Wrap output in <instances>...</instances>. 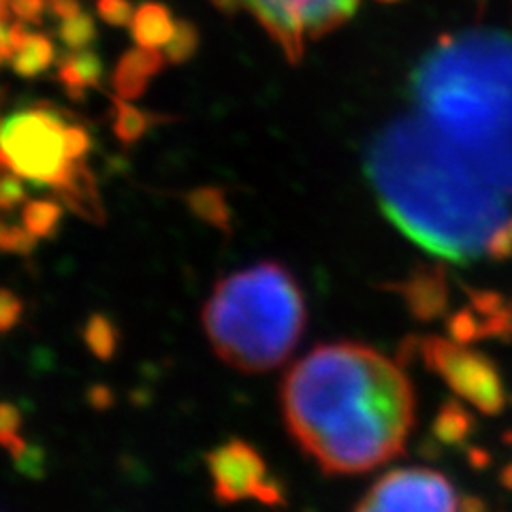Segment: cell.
Here are the masks:
<instances>
[{"label":"cell","mask_w":512,"mask_h":512,"mask_svg":"<svg viewBox=\"0 0 512 512\" xmlns=\"http://www.w3.org/2000/svg\"><path fill=\"white\" fill-rule=\"evenodd\" d=\"M0 444L15 459L26 455V442L20 436V412L11 404H0Z\"/></svg>","instance_id":"obj_18"},{"label":"cell","mask_w":512,"mask_h":512,"mask_svg":"<svg viewBox=\"0 0 512 512\" xmlns=\"http://www.w3.org/2000/svg\"><path fill=\"white\" fill-rule=\"evenodd\" d=\"M84 340L96 359L107 361L114 357V352L118 348V331L107 316L94 314L86 323Z\"/></svg>","instance_id":"obj_16"},{"label":"cell","mask_w":512,"mask_h":512,"mask_svg":"<svg viewBox=\"0 0 512 512\" xmlns=\"http://www.w3.org/2000/svg\"><path fill=\"white\" fill-rule=\"evenodd\" d=\"M47 11H54L60 20L79 13L71 0H0V67L13 64L24 45L39 35L32 26H39Z\"/></svg>","instance_id":"obj_10"},{"label":"cell","mask_w":512,"mask_h":512,"mask_svg":"<svg viewBox=\"0 0 512 512\" xmlns=\"http://www.w3.org/2000/svg\"><path fill=\"white\" fill-rule=\"evenodd\" d=\"M384 3H389V0H384Z\"/></svg>","instance_id":"obj_23"},{"label":"cell","mask_w":512,"mask_h":512,"mask_svg":"<svg viewBox=\"0 0 512 512\" xmlns=\"http://www.w3.org/2000/svg\"><path fill=\"white\" fill-rule=\"evenodd\" d=\"M425 357H429V363L451 382V387L466 395L476 406L493 412L504 404L500 378L485 359L446 342L429 344V350L425 346Z\"/></svg>","instance_id":"obj_9"},{"label":"cell","mask_w":512,"mask_h":512,"mask_svg":"<svg viewBox=\"0 0 512 512\" xmlns=\"http://www.w3.org/2000/svg\"><path fill=\"white\" fill-rule=\"evenodd\" d=\"M173 28L167 18V13H163L156 7H148L146 11H141L135 20V39L143 45L150 47V50H156L158 45H163L173 39Z\"/></svg>","instance_id":"obj_15"},{"label":"cell","mask_w":512,"mask_h":512,"mask_svg":"<svg viewBox=\"0 0 512 512\" xmlns=\"http://www.w3.org/2000/svg\"><path fill=\"white\" fill-rule=\"evenodd\" d=\"M99 75L101 62L86 52L69 56L60 64V79L71 90V94H75V90H84L86 86H94L99 82Z\"/></svg>","instance_id":"obj_14"},{"label":"cell","mask_w":512,"mask_h":512,"mask_svg":"<svg viewBox=\"0 0 512 512\" xmlns=\"http://www.w3.org/2000/svg\"><path fill=\"white\" fill-rule=\"evenodd\" d=\"M195 43H197L195 32H192L188 26H180V30L175 32L173 39L167 45L169 60H173V62L186 60L192 52H195Z\"/></svg>","instance_id":"obj_22"},{"label":"cell","mask_w":512,"mask_h":512,"mask_svg":"<svg viewBox=\"0 0 512 512\" xmlns=\"http://www.w3.org/2000/svg\"><path fill=\"white\" fill-rule=\"evenodd\" d=\"M207 470L218 502L259 500L269 506L286 504L284 489L267 474L263 457L244 440H229L207 453Z\"/></svg>","instance_id":"obj_7"},{"label":"cell","mask_w":512,"mask_h":512,"mask_svg":"<svg viewBox=\"0 0 512 512\" xmlns=\"http://www.w3.org/2000/svg\"><path fill=\"white\" fill-rule=\"evenodd\" d=\"M224 9H246L269 32L288 62H299L306 45L348 22L359 0H218Z\"/></svg>","instance_id":"obj_6"},{"label":"cell","mask_w":512,"mask_h":512,"mask_svg":"<svg viewBox=\"0 0 512 512\" xmlns=\"http://www.w3.org/2000/svg\"><path fill=\"white\" fill-rule=\"evenodd\" d=\"M62 218V207L52 199H37L24 205L22 220L24 227L39 239L52 237Z\"/></svg>","instance_id":"obj_13"},{"label":"cell","mask_w":512,"mask_h":512,"mask_svg":"<svg viewBox=\"0 0 512 512\" xmlns=\"http://www.w3.org/2000/svg\"><path fill=\"white\" fill-rule=\"evenodd\" d=\"M150 120L152 118L148 114H143L141 109L126 103L124 99L114 103V133L126 146H131V143L146 135Z\"/></svg>","instance_id":"obj_17"},{"label":"cell","mask_w":512,"mask_h":512,"mask_svg":"<svg viewBox=\"0 0 512 512\" xmlns=\"http://www.w3.org/2000/svg\"><path fill=\"white\" fill-rule=\"evenodd\" d=\"M203 327L224 363L246 374L269 372L297 348L306 329V301L291 271L259 263L216 282L203 308Z\"/></svg>","instance_id":"obj_4"},{"label":"cell","mask_w":512,"mask_h":512,"mask_svg":"<svg viewBox=\"0 0 512 512\" xmlns=\"http://www.w3.org/2000/svg\"><path fill=\"white\" fill-rule=\"evenodd\" d=\"M22 310L24 308L20 297L7 291V288H0V333L9 331L20 323Z\"/></svg>","instance_id":"obj_21"},{"label":"cell","mask_w":512,"mask_h":512,"mask_svg":"<svg viewBox=\"0 0 512 512\" xmlns=\"http://www.w3.org/2000/svg\"><path fill=\"white\" fill-rule=\"evenodd\" d=\"M419 116L512 192V39L472 30L446 37L412 75Z\"/></svg>","instance_id":"obj_3"},{"label":"cell","mask_w":512,"mask_h":512,"mask_svg":"<svg viewBox=\"0 0 512 512\" xmlns=\"http://www.w3.org/2000/svg\"><path fill=\"white\" fill-rule=\"evenodd\" d=\"M24 178H20L18 173L5 171L0 175V210L7 212L13 210L15 205H20L26 199V190L22 184Z\"/></svg>","instance_id":"obj_20"},{"label":"cell","mask_w":512,"mask_h":512,"mask_svg":"<svg viewBox=\"0 0 512 512\" xmlns=\"http://www.w3.org/2000/svg\"><path fill=\"white\" fill-rule=\"evenodd\" d=\"M160 64H163V60H160L156 50H150V47L135 54H128L120 62L114 77V86L122 99H137V96H141L148 86V79L160 69Z\"/></svg>","instance_id":"obj_11"},{"label":"cell","mask_w":512,"mask_h":512,"mask_svg":"<svg viewBox=\"0 0 512 512\" xmlns=\"http://www.w3.org/2000/svg\"><path fill=\"white\" fill-rule=\"evenodd\" d=\"M466 502L444 474L427 468H404L384 474L357 510H459Z\"/></svg>","instance_id":"obj_8"},{"label":"cell","mask_w":512,"mask_h":512,"mask_svg":"<svg viewBox=\"0 0 512 512\" xmlns=\"http://www.w3.org/2000/svg\"><path fill=\"white\" fill-rule=\"evenodd\" d=\"M280 402L291 436L327 474H361L391 461L414 425L408 376L361 344L314 348L286 374Z\"/></svg>","instance_id":"obj_2"},{"label":"cell","mask_w":512,"mask_h":512,"mask_svg":"<svg viewBox=\"0 0 512 512\" xmlns=\"http://www.w3.org/2000/svg\"><path fill=\"white\" fill-rule=\"evenodd\" d=\"M37 235H32L26 227L7 224L0 220V250L15 254H30L37 246Z\"/></svg>","instance_id":"obj_19"},{"label":"cell","mask_w":512,"mask_h":512,"mask_svg":"<svg viewBox=\"0 0 512 512\" xmlns=\"http://www.w3.org/2000/svg\"><path fill=\"white\" fill-rule=\"evenodd\" d=\"M190 210L195 212L207 224H214L220 231L231 229V212L224 201L222 190L218 188H197L188 195Z\"/></svg>","instance_id":"obj_12"},{"label":"cell","mask_w":512,"mask_h":512,"mask_svg":"<svg viewBox=\"0 0 512 512\" xmlns=\"http://www.w3.org/2000/svg\"><path fill=\"white\" fill-rule=\"evenodd\" d=\"M69 124L56 109L28 107L0 120V158L5 171L56 190L62 203L84 218L101 220V201L84 160L69 154Z\"/></svg>","instance_id":"obj_5"},{"label":"cell","mask_w":512,"mask_h":512,"mask_svg":"<svg viewBox=\"0 0 512 512\" xmlns=\"http://www.w3.org/2000/svg\"><path fill=\"white\" fill-rule=\"evenodd\" d=\"M365 169L382 212L423 250L453 263L512 254V192L419 114L382 128Z\"/></svg>","instance_id":"obj_1"}]
</instances>
